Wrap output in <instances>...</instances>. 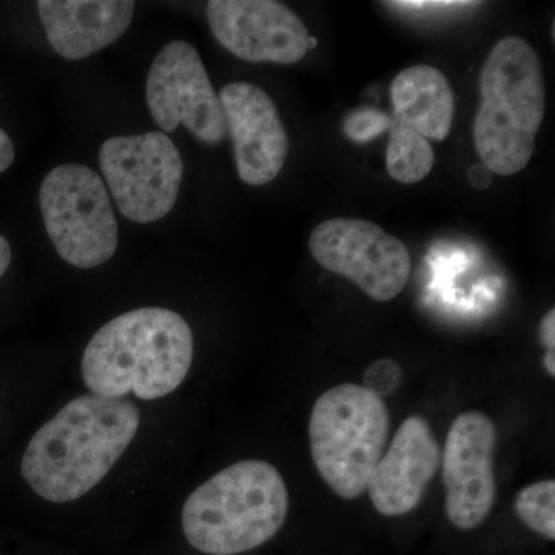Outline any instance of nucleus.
<instances>
[{"instance_id": "22", "label": "nucleus", "mask_w": 555, "mask_h": 555, "mask_svg": "<svg viewBox=\"0 0 555 555\" xmlns=\"http://www.w3.org/2000/svg\"><path fill=\"white\" fill-rule=\"evenodd\" d=\"M14 156H16V152H14L13 141H11L5 131L0 129V173L9 170V167L13 164Z\"/></svg>"}, {"instance_id": "6", "label": "nucleus", "mask_w": 555, "mask_h": 555, "mask_svg": "<svg viewBox=\"0 0 555 555\" xmlns=\"http://www.w3.org/2000/svg\"><path fill=\"white\" fill-rule=\"evenodd\" d=\"M39 204L51 243L73 268H100L118 250V219L112 199L90 167H54L40 184Z\"/></svg>"}, {"instance_id": "23", "label": "nucleus", "mask_w": 555, "mask_h": 555, "mask_svg": "<svg viewBox=\"0 0 555 555\" xmlns=\"http://www.w3.org/2000/svg\"><path fill=\"white\" fill-rule=\"evenodd\" d=\"M469 181L473 188L485 190L491 185V171L485 166H474L469 171Z\"/></svg>"}, {"instance_id": "26", "label": "nucleus", "mask_w": 555, "mask_h": 555, "mask_svg": "<svg viewBox=\"0 0 555 555\" xmlns=\"http://www.w3.org/2000/svg\"><path fill=\"white\" fill-rule=\"evenodd\" d=\"M313 47H317V39L310 38L309 39V50L313 49Z\"/></svg>"}, {"instance_id": "25", "label": "nucleus", "mask_w": 555, "mask_h": 555, "mask_svg": "<svg viewBox=\"0 0 555 555\" xmlns=\"http://www.w3.org/2000/svg\"><path fill=\"white\" fill-rule=\"evenodd\" d=\"M543 364H545L546 374L550 375L551 378L555 377V352H546L545 358H543Z\"/></svg>"}, {"instance_id": "14", "label": "nucleus", "mask_w": 555, "mask_h": 555, "mask_svg": "<svg viewBox=\"0 0 555 555\" xmlns=\"http://www.w3.org/2000/svg\"><path fill=\"white\" fill-rule=\"evenodd\" d=\"M127 0H40L38 11L50 46L68 61H80L107 49L134 16Z\"/></svg>"}, {"instance_id": "1", "label": "nucleus", "mask_w": 555, "mask_h": 555, "mask_svg": "<svg viewBox=\"0 0 555 555\" xmlns=\"http://www.w3.org/2000/svg\"><path fill=\"white\" fill-rule=\"evenodd\" d=\"M139 426L141 412L127 398H75L33 436L22 477L47 502H76L107 477Z\"/></svg>"}, {"instance_id": "15", "label": "nucleus", "mask_w": 555, "mask_h": 555, "mask_svg": "<svg viewBox=\"0 0 555 555\" xmlns=\"http://www.w3.org/2000/svg\"><path fill=\"white\" fill-rule=\"evenodd\" d=\"M393 122L418 131L427 141L443 142L454 122V91L443 72L414 65L390 83Z\"/></svg>"}, {"instance_id": "11", "label": "nucleus", "mask_w": 555, "mask_h": 555, "mask_svg": "<svg viewBox=\"0 0 555 555\" xmlns=\"http://www.w3.org/2000/svg\"><path fill=\"white\" fill-rule=\"evenodd\" d=\"M207 21L218 42L238 60L292 65L309 51L305 22L273 0H210Z\"/></svg>"}, {"instance_id": "16", "label": "nucleus", "mask_w": 555, "mask_h": 555, "mask_svg": "<svg viewBox=\"0 0 555 555\" xmlns=\"http://www.w3.org/2000/svg\"><path fill=\"white\" fill-rule=\"evenodd\" d=\"M436 164L433 145L418 131L390 120L386 169L393 181L416 184L426 179Z\"/></svg>"}, {"instance_id": "19", "label": "nucleus", "mask_w": 555, "mask_h": 555, "mask_svg": "<svg viewBox=\"0 0 555 555\" xmlns=\"http://www.w3.org/2000/svg\"><path fill=\"white\" fill-rule=\"evenodd\" d=\"M390 127V120H387L385 115H379L377 112H369V109H364L360 115L350 116L346 122V131L352 139H358L360 137L361 131L364 130L363 138L361 141H367L371 139L369 137V131H371L372 137H375L377 133H382L386 127Z\"/></svg>"}, {"instance_id": "4", "label": "nucleus", "mask_w": 555, "mask_h": 555, "mask_svg": "<svg viewBox=\"0 0 555 555\" xmlns=\"http://www.w3.org/2000/svg\"><path fill=\"white\" fill-rule=\"evenodd\" d=\"M288 514L286 481L275 466L246 460L225 467L189 495L182 531L204 554L233 555L264 545Z\"/></svg>"}, {"instance_id": "17", "label": "nucleus", "mask_w": 555, "mask_h": 555, "mask_svg": "<svg viewBox=\"0 0 555 555\" xmlns=\"http://www.w3.org/2000/svg\"><path fill=\"white\" fill-rule=\"evenodd\" d=\"M516 513L537 534L555 540V481H537L521 489L516 499Z\"/></svg>"}, {"instance_id": "2", "label": "nucleus", "mask_w": 555, "mask_h": 555, "mask_svg": "<svg viewBox=\"0 0 555 555\" xmlns=\"http://www.w3.org/2000/svg\"><path fill=\"white\" fill-rule=\"evenodd\" d=\"M193 332L173 310L141 308L113 318L90 339L80 372L94 396L152 401L170 396L192 367Z\"/></svg>"}, {"instance_id": "24", "label": "nucleus", "mask_w": 555, "mask_h": 555, "mask_svg": "<svg viewBox=\"0 0 555 555\" xmlns=\"http://www.w3.org/2000/svg\"><path fill=\"white\" fill-rule=\"evenodd\" d=\"M11 257H13V254H11L10 243L0 235V280L10 268Z\"/></svg>"}, {"instance_id": "9", "label": "nucleus", "mask_w": 555, "mask_h": 555, "mask_svg": "<svg viewBox=\"0 0 555 555\" xmlns=\"http://www.w3.org/2000/svg\"><path fill=\"white\" fill-rule=\"evenodd\" d=\"M150 115L164 131L184 126L199 141L217 145L228 134L221 101L198 50L173 40L159 51L147 78Z\"/></svg>"}, {"instance_id": "20", "label": "nucleus", "mask_w": 555, "mask_h": 555, "mask_svg": "<svg viewBox=\"0 0 555 555\" xmlns=\"http://www.w3.org/2000/svg\"><path fill=\"white\" fill-rule=\"evenodd\" d=\"M390 9L411 11V13H449L477 7V2H441V0H401V2H389Z\"/></svg>"}, {"instance_id": "7", "label": "nucleus", "mask_w": 555, "mask_h": 555, "mask_svg": "<svg viewBox=\"0 0 555 555\" xmlns=\"http://www.w3.org/2000/svg\"><path fill=\"white\" fill-rule=\"evenodd\" d=\"M100 164L116 206L130 221L150 224L173 210L184 163L163 131L107 139Z\"/></svg>"}, {"instance_id": "5", "label": "nucleus", "mask_w": 555, "mask_h": 555, "mask_svg": "<svg viewBox=\"0 0 555 555\" xmlns=\"http://www.w3.org/2000/svg\"><path fill=\"white\" fill-rule=\"evenodd\" d=\"M389 430L385 400L364 386L345 383L318 398L310 415V451L318 474L335 494L353 500L366 492Z\"/></svg>"}, {"instance_id": "8", "label": "nucleus", "mask_w": 555, "mask_h": 555, "mask_svg": "<svg viewBox=\"0 0 555 555\" xmlns=\"http://www.w3.org/2000/svg\"><path fill=\"white\" fill-rule=\"evenodd\" d=\"M309 248L321 268L352 281L378 302L397 298L411 278L406 244L366 219H326L310 233Z\"/></svg>"}, {"instance_id": "13", "label": "nucleus", "mask_w": 555, "mask_h": 555, "mask_svg": "<svg viewBox=\"0 0 555 555\" xmlns=\"http://www.w3.org/2000/svg\"><path fill=\"white\" fill-rule=\"evenodd\" d=\"M440 467L441 449L429 422L409 416L369 480L372 505L385 517L406 516L422 503Z\"/></svg>"}, {"instance_id": "12", "label": "nucleus", "mask_w": 555, "mask_h": 555, "mask_svg": "<svg viewBox=\"0 0 555 555\" xmlns=\"http://www.w3.org/2000/svg\"><path fill=\"white\" fill-rule=\"evenodd\" d=\"M218 96L241 181L254 188L270 184L283 171L291 149L275 102L250 82H230Z\"/></svg>"}, {"instance_id": "18", "label": "nucleus", "mask_w": 555, "mask_h": 555, "mask_svg": "<svg viewBox=\"0 0 555 555\" xmlns=\"http://www.w3.org/2000/svg\"><path fill=\"white\" fill-rule=\"evenodd\" d=\"M401 377H403V371H401L400 364L389 358H383V360L374 361L366 369L363 375V386L375 396L383 398L396 392L398 386L401 385Z\"/></svg>"}, {"instance_id": "3", "label": "nucleus", "mask_w": 555, "mask_h": 555, "mask_svg": "<svg viewBox=\"0 0 555 555\" xmlns=\"http://www.w3.org/2000/svg\"><path fill=\"white\" fill-rule=\"evenodd\" d=\"M474 145L491 173L513 177L531 163L546 113L539 54L517 36L495 43L481 68Z\"/></svg>"}, {"instance_id": "10", "label": "nucleus", "mask_w": 555, "mask_h": 555, "mask_svg": "<svg viewBox=\"0 0 555 555\" xmlns=\"http://www.w3.org/2000/svg\"><path fill=\"white\" fill-rule=\"evenodd\" d=\"M499 433L483 412L456 416L449 429L441 470L449 521L462 531L483 524L496 499L494 459Z\"/></svg>"}, {"instance_id": "21", "label": "nucleus", "mask_w": 555, "mask_h": 555, "mask_svg": "<svg viewBox=\"0 0 555 555\" xmlns=\"http://www.w3.org/2000/svg\"><path fill=\"white\" fill-rule=\"evenodd\" d=\"M540 339L542 345L546 347L547 352H555V310L551 309L540 321L539 326Z\"/></svg>"}]
</instances>
